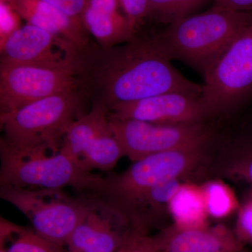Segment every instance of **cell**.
Instances as JSON below:
<instances>
[{
    "instance_id": "cell-1",
    "label": "cell",
    "mask_w": 252,
    "mask_h": 252,
    "mask_svg": "<svg viewBox=\"0 0 252 252\" xmlns=\"http://www.w3.org/2000/svg\"><path fill=\"white\" fill-rule=\"evenodd\" d=\"M65 53L74 65L78 90L109 110L165 93L201 95L203 86L174 67L157 35L134 36L122 46L72 44Z\"/></svg>"
},
{
    "instance_id": "cell-2",
    "label": "cell",
    "mask_w": 252,
    "mask_h": 252,
    "mask_svg": "<svg viewBox=\"0 0 252 252\" xmlns=\"http://www.w3.org/2000/svg\"><path fill=\"white\" fill-rule=\"evenodd\" d=\"M252 24L250 12L213 6L170 24L157 36L170 59L206 72L240 32Z\"/></svg>"
},
{
    "instance_id": "cell-3",
    "label": "cell",
    "mask_w": 252,
    "mask_h": 252,
    "mask_svg": "<svg viewBox=\"0 0 252 252\" xmlns=\"http://www.w3.org/2000/svg\"><path fill=\"white\" fill-rule=\"evenodd\" d=\"M0 159V185L28 189L71 187L94 194L102 179L63 152L61 145L21 149L1 141Z\"/></svg>"
},
{
    "instance_id": "cell-4",
    "label": "cell",
    "mask_w": 252,
    "mask_h": 252,
    "mask_svg": "<svg viewBox=\"0 0 252 252\" xmlns=\"http://www.w3.org/2000/svg\"><path fill=\"white\" fill-rule=\"evenodd\" d=\"M207 146L162 152L134 161L122 173L102 177L94 195L124 215L135 200L156 186L169 180H185L202 168L207 160Z\"/></svg>"
},
{
    "instance_id": "cell-5",
    "label": "cell",
    "mask_w": 252,
    "mask_h": 252,
    "mask_svg": "<svg viewBox=\"0 0 252 252\" xmlns=\"http://www.w3.org/2000/svg\"><path fill=\"white\" fill-rule=\"evenodd\" d=\"M84 96L77 89L39 99L0 116L4 137L16 149L59 146L69 126L76 122Z\"/></svg>"
},
{
    "instance_id": "cell-6",
    "label": "cell",
    "mask_w": 252,
    "mask_h": 252,
    "mask_svg": "<svg viewBox=\"0 0 252 252\" xmlns=\"http://www.w3.org/2000/svg\"><path fill=\"white\" fill-rule=\"evenodd\" d=\"M0 198L22 212L37 234L64 247L85 215L89 203V198H74L63 189L6 185H0Z\"/></svg>"
},
{
    "instance_id": "cell-7",
    "label": "cell",
    "mask_w": 252,
    "mask_h": 252,
    "mask_svg": "<svg viewBox=\"0 0 252 252\" xmlns=\"http://www.w3.org/2000/svg\"><path fill=\"white\" fill-rule=\"evenodd\" d=\"M200 99L208 117L228 114L252 89V24L235 36L204 73Z\"/></svg>"
},
{
    "instance_id": "cell-8",
    "label": "cell",
    "mask_w": 252,
    "mask_h": 252,
    "mask_svg": "<svg viewBox=\"0 0 252 252\" xmlns=\"http://www.w3.org/2000/svg\"><path fill=\"white\" fill-rule=\"evenodd\" d=\"M77 89L75 71L70 58L35 64H0L1 114Z\"/></svg>"
},
{
    "instance_id": "cell-9",
    "label": "cell",
    "mask_w": 252,
    "mask_h": 252,
    "mask_svg": "<svg viewBox=\"0 0 252 252\" xmlns=\"http://www.w3.org/2000/svg\"><path fill=\"white\" fill-rule=\"evenodd\" d=\"M109 124L124 156L137 161L149 156L208 144L211 132L203 123L159 124L109 118Z\"/></svg>"
},
{
    "instance_id": "cell-10",
    "label": "cell",
    "mask_w": 252,
    "mask_h": 252,
    "mask_svg": "<svg viewBox=\"0 0 252 252\" xmlns=\"http://www.w3.org/2000/svg\"><path fill=\"white\" fill-rule=\"evenodd\" d=\"M109 112L105 106L94 103L63 137L62 152L88 171H109L125 157L111 129Z\"/></svg>"
},
{
    "instance_id": "cell-11",
    "label": "cell",
    "mask_w": 252,
    "mask_h": 252,
    "mask_svg": "<svg viewBox=\"0 0 252 252\" xmlns=\"http://www.w3.org/2000/svg\"><path fill=\"white\" fill-rule=\"evenodd\" d=\"M89 198L85 215L68 239L69 252H116L132 229L127 217L104 199Z\"/></svg>"
},
{
    "instance_id": "cell-12",
    "label": "cell",
    "mask_w": 252,
    "mask_h": 252,
    "mask_svg": "<svg viewBox=\"0 0 252 252\" xmlns=\"http://www.w3.org/2000/svg\"><path fill=\"white\" fill-rule=\"evenodd\" d=\"M109 117L159 124H200L208 118L200 96L165 93L109 109Z\"/></svg>"
},
{
    "instance_id": "cell-13",
    "label": "cell",
    "mask_w": 252,
    "mask_h": 252,
    "mask_svg": "<svg viewBox=\"0 0 252 252\" xmlns=\"http://www.w3.org/2000/svg\"><path fill=\"white\" fill-rule=\"evenodd\" d=\"M158 235L163 252H249L234 230L222 224L198 228L172 224Z\"/></svg>"
},
{
    "instance_id": "cell-14",
    "label": "cell",
    "mask_w": 252,
    "mask_h": 252,
    "mask_svg": "<svg viewBox=\"0 0 252 252\" xmlns=\"http://www.w3.org/2000/svg\"><path fill=\"white\" fill-rule=\"evenodd\" d=\"M64 41L46 30L28 23L3 41L1 63L35 64L57 61L62 58L55 52L54 46L62 45Z\"/></svg>"
},
{
    "instance_id": "cell-15",
    "label": "cell",
    "mask_w": 252,
    "mask_h": 252,
    "mask_svg": "<svg viewBox=\"0 0 252 252\" xmlns=\"http://www.w3.org/2000/svg\"><path fill=\"white\" fill-rule=\"evenodd\" d=\"M28 23L77 46L89 43L82 24L43 0H14L10 3Z\"/></svg>"
},
{
    "instance_id": "cell-16",
    "label": "cell",
    "mask_w": 252,
    "mask_h": 252,
    "mask_svg": "<svg viewBox=\"0 0 252 252\" xmlns=\"http://www.w3.org/2000/svg\"><path fill=\"white\" fill-rule=\"evenodd\" d=\"M121 7L115 5L86 6L81 23L99 45L112 46L127 42L135 36V30Z\"/></svg>"
},
{
    "instance_id": "cell-17",
    "label": "cell",
    "mask_w": 252,
    "mask_h": 252,
    "mask_svg": "<svg viewBox=\"0 0 252 252\" xmlns=\"http://www.w3.org/2000/svg\"><path fill=\"white\" fill-rule=\"evenodd\" d=\"M169 215L172 224L180 228H198L208 225V219L200 185L184 182L170 200Z\"/></svg>"
},
{
    "instance_id": "cell-18",
    "label": "cell",
    "mask_w": 252,
    "mask_h": 252,
    "mask_svg": "<svg viewBox=\"0 0 252 252\" xmlns=\"http://www.w3.org/2000/svg\"><path fill=\"white\" fill-rule=\"evenodd\" d=\"M11 244L6 252H68L64 246L57 245L37 234L34 229L11 223L1 218L0 245Z\"/></svg>"
},
{
    "instance_id": "cell-19",
    "label": "cell",
    "mask_w": 252,
    "mask_h": 252,
    "mask_svg": "<svg viewBox=\"0 0 252 252\" xmlns=\"http://www.w3.org/2000/svg\"><path fill=\"white\" fill-rule=\"evenodd\" d=\"M210 218L220 220L237 213L240 202L229 186L220 180H211L200 185Z\"/></svg>"
},
{
    "instance_id": "cell-20",
    "label": "cell",
    "mask_w": 252,
    "mask_h": 252,
    "mask_svg": "<svg viewBox=\"0 0 252 252\" xmlns=\"http://www.w3.org/2000/svg\"><path fill=\"white\" fill-rule=\"evenodd\" d=\"M220 169L225 177L245 182L252 188V139L240 142L232 149Z\"/></svg>"
},
{
    "instance_id": "cell-21",
    "label": "cell",
    "mask_w": 252,
    "mask_h": 252,
    "mask_svg": "<svg viewBox=\"0 0 252 252\" xmlns=\"http://www.w3.org/2000/svg\"><path fill=\"white\" fill-rule=\"evenodd\" d=\"M210 0H148V16L172 24L190 16Z\"/></svg>"
},
{
    "instance_id": "cell-22",
    "label": "cell",
    "mask_w": 252,
    "mask_h": 252,
    "mask_svg": "<svg viewBox=\"0 0 252 252\" xmlns=\"http://www.w3.org/2000/svg\"><path fill=\"white\" fill-rule=\"evenodd\" d=\"M233 230L245 246H252V188L250 189L237 212Z\"/></svg>"
},
{
    "instance_id": "cell-23",
    "label": "cell",
    "mask_w": 252,
    "mask_h": 252,
    "mask_svg": "<svg viewBox=\"0 0 252 252\" xmlns=\"http://www.w3.org/2000/svg\"><path fill=\"white\" fill-rule=\"evenodd\" d=\"M123 13L136 31L138 25L148 16V0H119Z\"/></svg>"
},
{
    "instance_id": "cell-24",
    "label": "cell",
    "mask_w": 252,
    "mask_h": 252,
    "mask_svg": "<svg viewBox=\"0 0 252 252\" xmlns=\"http://www.w3.org/2000/svg\"><path fill=\"white\" fill-rule=\"evenodd\" d=\"M0 18H1V37L6 38L16 31L19 26L20 15L16 12L10 3L1 2L0 4Z\"/></svg>"
},
{
    "instance_id": "cell-25",
    "label": "cell",
    "mask_w": 252,
    "mask_h": 252,
    "mask_svg": "<svg viewBox=\"0 0 252 252\" xmlns=\"http://www.w3.org/2000/svg\"><path fill=\"white\" fill-rule=\"evenodd\" d=\"M43 1L56 6L68 16L81 23V16L85 9L88 0H43Z\"/></svg>"
},
{
    "instance_id": "cell-26",
    "label": "cell",
    "mask_w": 252,
    "mask_h": 252,
    "mask_svg": "<svg viewBox=\"0 0 252 252\" xmlns=\"http://www.w3.org/2000/svg\"><path fill=\"white\" fill-rule=\"evenodd\" d=\"M132 252H163L158 235L137 233Z\"/></svg>"
},
{
    "instance_id": "cell-27",
    "label": "cell",
    "mask_w": 252,
    "mask_h": 252,
    "mask_svg": "<svg viewBox=\"0 0 252 252\" xmlns=\"http://www.w3.org/2000/svg\"><path fill=\"white\" fill-rule=\"evenodd\" d=\"M214 5L240 12L252 11V0H215Z\"/></svg>"
},
{
    "instance_id": "cell-28",
    "label": "cell",
    "mask_w": 252,
    "mask_h": 252,
    "mask_svg": "<svg viewBox=\"0 0 252 252\" xmlns=\"http://www.w3.org/2000/svg\"><path fill=\"white\" fill-rule=\"evenodd\" d=\"M136 234H137V232L132 230V233H131L129 238L127 239V240L124 243V245L116 252H132L134 243H135Z\"/></svg>"
},
{
    "instance_id": "cell-29",
    "label": "cell",
    "mask_w": 252,
    "mask_h": 252,
    "mask_svg": "<svg viewBox=\"0 0 252 252\" xmlns=\"http://www.w3.org/2000/svg\"><path fill=\"white\" fill-rule=\"evenodd\" d=\"M14 0H1V2L11 3Z\"/></svg>"
},
{
    "instance_id": "cell-30",
    "label": "cell",
    "mask_w": 252,
    "mask_h": 252,
    "mask_svg": "<svg viewBox=\"0 0 252 252\" xmlns=\"http://www.w3.org/2000/svg\"><path fill=\"white\" fill-rule=\"evenodd\" d=\"M0 252H6V249L4 247H0Z\"/></svg>"
},
{
    "instance_id": "cell-31",
    "label": "cell",
    "mask_w": 252,
    "mask_h": 252,
    "mask_svg": "<svg viewBox=\"0 0 252 252\" xmlns=\"http://www.w3.org/2000/svg\"></svg>"
}]
</instances>
